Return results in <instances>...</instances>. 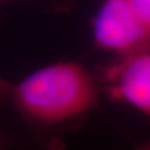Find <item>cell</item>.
Masks as SVG:
<instances>
[{"label":"cell","instance_id":"cell-1","mask_svg":"<svg viewBox=\"0 0 150 150\" xmlns=\"http://www.w3.org/2000/svg\"><path fill=\"white\" fill-rule=\"evenodd\" d=\"M9 97L41 149L62 150L60 134L87 118L102 96L93 72L75 61H59L11 87Z\"/></svg>","mask_w":150,"mask_h":150},{"label":"cell","instance_id":"cell-2","mask_svg":"<svg viewBox=\"0 0 150 150\" xmlns=\"http://www.w3.org/2000/svg\"><path fill=\"white\" fill-rule=\"evenodd\" d=\"M93 75L101 96L128 105L150 118V46L115 56Z\"/></svg>","mask_w":150,"mask_h":150},{"label":"cell","instance_id":"cell-3","mask_svg":"<svg viewBox=\"0 0 150 150\" xmlns=\"http://www.w3.org/2000/svg\"><path fill=\"white\" fill-rule=\"evenodd\" d=\"M92 38L97 47L115 56L150 46V37L128 0H103L92 19Z\"/></svg>","mask_w":150,"mask_h":150},{"label":"cell","instance_id":"cell-4","mask_svg":"<svg viewBox=\"0 0 150 150\" xmlns=\"http://www.w3.org/2000/svg\"><path fill=\"white\" fill-rule=\"evenodd\" d=\"M128 2L150 37V0H128Z\"/></svg>","mask_w":150,"mask_h":150},{"label":"cell","instance_id":"cell-5","mask_svg":"<svg viewBox=\"0 0 150 150\" xmlns=\"http://www.w3.org/2000/svg\"><path fill=\"white\" fill-rule=\"evenodd\" d=\"M10 90H11V86L0 76V105L4 103L9 98V96H10Z\"/></svg>","mask_w":150,"mask_h":150},{"label":"cell","instance_id":"cell-6","mask_svg":"<svg viewBox=\"0 0 150 150\" xmlns=\"http://www.w3.org/2000/svg\"><path fill=\"white\" fill-rule=\"evenodd\" d=\"M8 148H9V140L7 136L0 132V150H8Z\"/></svg>","mask_w":150,"mask_h":150},{"label":"cell","instance_id":"cell-7","mask_svg":"<svg viewBox=\"0 0 150 150\" xmlns=\"http://www.w3.org/2000/svg\"><path fill=\"white\" fill-rule=\"evenodd\" d=\"M136 150H150V139L145 141L144 144H141V145L138 146V147L136 148Z\"/></svg>","mask_w":150,"mask_h":150},{"label":"cell","instance_id":"cell-8","mask_svg":"<svg viewBox=\"0 0 150 150\" xmlns=\"http://www.w3.org/2000/svg\"><path fill=\"white\" fill-rule=\"evenodd\" d=\"M6 1H9V0H0V5H2V4L6 2Z\"/></svg>","mask_w":150,"mask_h":150}]
</instances>
